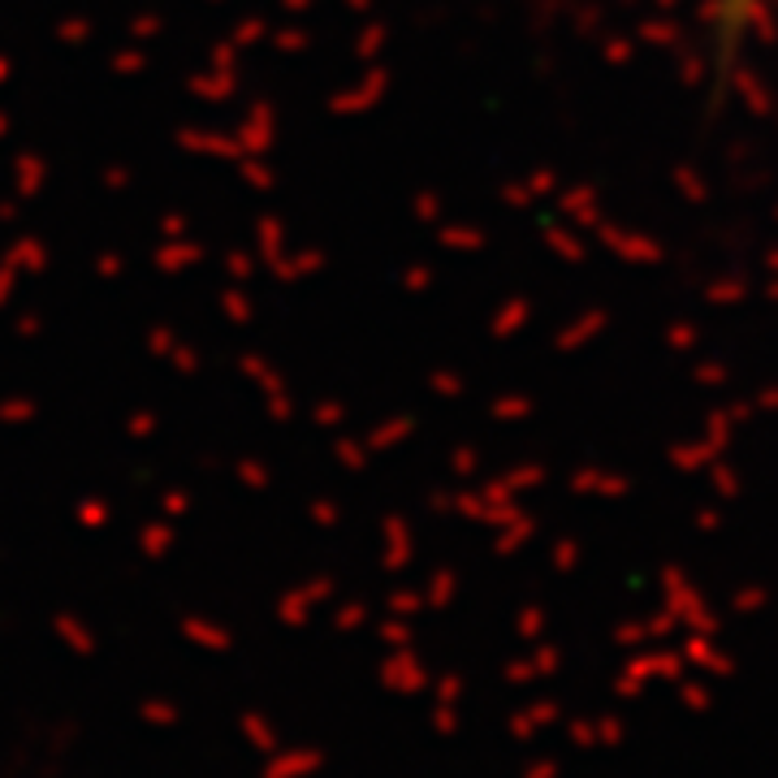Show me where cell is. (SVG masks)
Masks as SVG:
<instances>
[{
    "mask_svg": "<svg viewBox=\"0 0 778 778\" xmlns=\"http://www.w3.org/2000/svg\"><path fill=\"white\" fill-rule=\"evenodd\" d=\"M761 0H714V26H718V49L723 56H731V49L748 35L753 18H757Z\"/></svg>",
    "mask_w": 778,
    "mask_h": 778,
    "instance_id": "6da1fadb",
    "label": "cell"
}]
</instances>
